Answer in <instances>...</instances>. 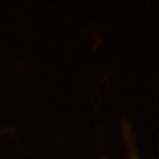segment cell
Wrapping results in <instances>:
<instances>
[{
  "label": "cell",
  "mask_w": 159,
  "mask_h": 159,
  "mask_svg": "<svg viewBox=\"0 0 159 159\" xmlns=\"http://www.w3.org/2000/svg\"><path fill=\"white\" fill-rule=\"evenodd\" d=\"M125 140L127 144V152H129V159H140L139 153H138V150L134 144V140L132 139L130 131L125 130Z\"/></svg>",
  "instance_id": "1"
}]
</instances>
